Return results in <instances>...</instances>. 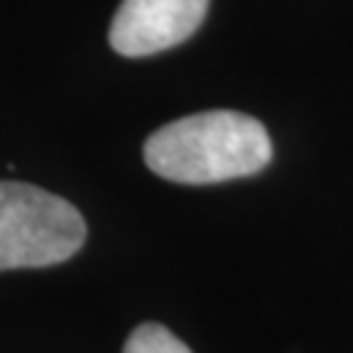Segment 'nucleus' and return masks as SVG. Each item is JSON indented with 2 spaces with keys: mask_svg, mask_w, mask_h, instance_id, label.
<instances>
[{
  "mask_svg": "<svg viewBox=\"0 0 353 353\" xmlns=\"http://www.w3.org/2000/svg\"><path fill=\"white\" fill-rule=\"evenodd\" d=\"M124 353H192L176 339L168 327L162 324H141L130 333Z\"/></svg>",
  "mask_w": 353,
  "mask_h": 353,
  "instance_id": "20e7f679",
  "label": "nucleus"
},
{
  "mask_svg": "<svg viewBox=\"0 0 353 353\" xmlns=\"http://www.w3.org/2000/svg\"><path fill=\"white\" fill-rule=\"evenodd\" d=\"M209 0H124L109 27V44L121 57H153L183 44L203 24Z\"/></svg>",
  "mask_w": 353,
  "mask_h": 353,
  "instance_id": "7ed1b4c3",
  "label": "nucleus"
},
{
  "mask_svg": "<svg viewBox=\"0 0 353 353\" xmlns=\"http://www.w3.org/2000/svg\"><path fill=\"white\" fill-rule=\"evenodd\" d=\"M271 139L256 118L215 109L159 127L145 141V162L162 180L209 185L259 174L271 162Z\"/></svg>",
  "mask_w": 353,
  "mask_h": 353,
  "instance_id": "f257e3e1",
  "label": "nucleus"
},
{
  "mask_svg": "<svg viewBox=\"0 0 353 353\" xmlns=\"http://www.w3.org/2000/svg\"><path fill=\"white\" fill-rule=\"evenodd\" d=\"M85 241L77 206L27 183H0V271L48 268Z\"/></svg>",
  "mask_w": 353,
  "mask_h": 353,
  "instance_id": "f03ea898",
  "label": "nucleus"
}]
</instances>
